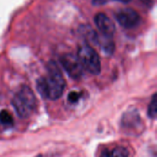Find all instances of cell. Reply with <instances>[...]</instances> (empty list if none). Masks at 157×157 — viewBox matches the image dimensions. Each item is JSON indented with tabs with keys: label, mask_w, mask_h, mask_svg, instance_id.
Masks as SVG:
<instances>
[{
	"label": "cell",
	"mask_w": 157,
	"mask_h": 157,
	"mask_svg": "<svg viewBox=\"0 0 157 157\" xmlns=\"http://www.w3.org/2000/svg\"><path fill=\"white\" fill-rule=\"evenodd\" d=\"M37 90L46 99L56 100L62 97L65 88V80L55 63H50L46 76L37 80Z\"/></svg>",
	"instance_id": "cell-1"
},
{
	"label": "cell",
	"mask_w": 157,
	"mask_h": 157,
	"mask_svg": "<svg viewBox=\"0 0 157 157\" xmlns=\"http://www.w3.org/2000/svg\"><path fill=\"white\" fill-rule=\"evenodd\" d=\"M11 103L18 117L21 119H27L35 110L37 99L33 91L29 86H23L15 94Z\"/></svg>",
	"instance_id": "cell-2"
},
{
	"label": "cell",
	"mask_w": 157,
	"mask_h": 157,
	"mask_svg": "<svg viewBox=\"0 0 157 157\" xmlns=\"http://www.w3.org/2000/svg\"><path fill=\"white\" fill-rule=\"evenodd\" d=\"M77 58L86 72L92 75H99L101 71V63L98 52L89 45L84 44L77 51Z\"/></svg>",
	"instance_id": "cell-3"
},
{
	"label": "cell",
	"mask_w": 157,
	"mask_h": 157,
	"mask_svg": "<svg viewBox=\"0 0 157 157\" xmlns=\"http://www.w3.org/2000/svg\"><path fill=\"white\" fill-rule=\"evenodd\" d=\"M60 63H61L63 68L64 69V71L73 79H79L82 77L84 69L77 58V56L71 54V53L63 54L60 58Z\"/></svg>",
	"instance_id": "cell-4"
},
{
	"label": "cell",
	"mask_w": 157,
	"mask_h": 157,
	"mask_svg": "<svg viewBox=\"0 0 157 157\" xmlns=\"http://www.w3.org/2000/svg\"><path fill=\"white\" fill-rule=\"evenodd\" d=\"M116 19L123 28L132 29L140 23L141 17L132 8H123L117 12Z\"/></svg>",
	"instance_id": "cell-5"
},
{
	"label": "cell",
	"mask_w": 157,
	"mask_h": 157,
	"mask_svg": "<svg viewBox=\"0 0 157 157\" xmlns=\"http://www.w3.org/2000/svg\"><path fill=\"white\" fill-rule=\"evenodd\" d=\"M95 24L104 37L111 38L115 33L113 21L104 13H98L95 17Z\"/></svg>",
	"instance_id": "cell-6"
},
{
	"label": "cell",
	"mask_w": 157,
	"mask_h": 157,
	"mask_svg": "<svg viewBox=\"0 0 157 157\" xmlns=\"http://www.w3.org/2000/svg\"><path fill=\"white\" fill-rule=\"evenodd\" d=\"M99 157H129V150L124 146H115L111 149H105Z\"/></svg>",
	"instance_id": "cell-7"
},
{
	"label": "cell",
	"mask_w": 157,
	"mask_h": 157,
	"mask_svg": "<svg viewBox=\"0 0 157 157\" xmlns=\"http://www.w3.org/2000/svg\"><path fill=\"white\" fill-rule=\"evenodd\" d=\"M0 123L5 127H12L14 125L13 116L9 113V111L4 109L0 112Z\"/></svg>",
	"instance_id": "cell-8"
},
{
	"label": "cell",
	"mask_w": 157,
	"mask_h": 157,
	"mask_svg": "<svg viewBox=\"0 0 157 157\" xmlns=\"http://www.w3.org/2000/svg\"><path fill=\"white\" fill-rule=\"evenodd\" d=\"M156 95L155 94L153 96L151 103L149 104V107H148V116L153 120H155L156 118Z\"/></svg>",
	"instance_id": "cell-9"
},
{
	"label": "cell",
	"mask_w": 157,
	"mask_h": 157,
	"mask_svg": "<svg viewBox=\"0 0 157 157\" xmlns=\"http://www.w3.org/2000/svg\"><path fill=\"white\" fill-rule=\"evenodd\" d=\"M82 95H83V94H82L81 92L72 91V92H70V93H69L67 99H68V101H69L70 103H76V102H78V101H79V99L81 98Z\"/></svg>",
	"instance_id": "cell-10"
},
{
	"label": "cell",
	"mask_w": 157,
	"mask_h": 157,
	"mask_svg": "<svg viewBox=\"0 0 157 157\" xmlns=\"http://www.w3.org/2000/svg\"><path fill=\"white\" fill-rule=\"evenodd\" d=\"M116 1H120V2H122V3H128L131 0H116Z\"/></svg>",
	"instance_id": "cell-11"
},
{
	"label": "cell",
	"mask_w": 157,
	"mask_h": 157,
	"mask_svg": "<svg viewBox=\"0 0 157 157\" xmlns=\"http://www.w3.org/2000/svg\"><path fill=\"white\" fill-rule=\"evenodd\" d=\"M38 157H41V156H40H40H38Z\"/></svg>",
	"instance_id": "cell-12"
}]
</instances>
